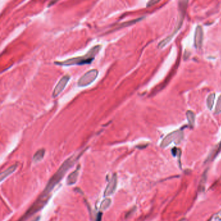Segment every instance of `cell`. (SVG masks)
Listing matches in <instances>:
<instances>
[{"mask_svg": "<svg viewBox=\"0 0 221 221\" xmlns=\"http://www.w3.org/2000/svg\"><path fill=\"white\" fill-rule=\"evenodd\" d=\"M83 154V152L79 154V155H72L71 157L68 158L67 160L64 161V162L61 165L60 167L58 168V169L57 170L56 172L54 174L53 176L50 178V180L48 181V182L47 183V185L46 186L45 189L43 192L42 193V195L45 196H50L49 193H50L52 190L53 189L54 187H55L56 184L60 182V181L62 179V178L66 175L69 169H70L72 166L74 165V163L76 162V161L78 160L79 158Z\"/></svg>", "mask_w": 221, "mask_h": 221, "instance_id": "cell-1", "label": "cell"}, {"mask_svg": "<svg viewBox=\"0 0 221 221\" xmlns=\"http://www.w3.org/2000/svg\"><path fill=\"white\" fill-rule=\"evenodd\" d=\"M101 45H96L92 47L83 56L73 57V58L66 59L64 61H55L54 64L62 66H71L90 64L95 59V56L101 51Z\"/></svg>", "mask_w": 221, "mask_h": 221, "instance_id": "cell-2", "label": "cell"}, {"mask_svg": "<svg viewBox=\"0 0 221 221\" xmlns=\"http://www.w3.org/2000/svg\"><path fill=\"white\" fill-rule=\"evenodd\" d=\"M188 4V1H180L178 2V19L177 22H176L175 28L174 29V31L170 35H169L167 37H166L165 38L162 40L160 43L158 44V48L162 49L164 47L167 45L169 43L171 40L173 38V37L175 36L176 33H178L180 29L183 22V19L185 18L186 9H187Z\"/></svg>", "mask_w": 221, "mask_h": 221, "instance_id": "cell-3", "label": "cell"}, {"mask_svg": "<svg viewBox=\"0 0 221 221\" xmlns=\"http://www.w3.org/2000/svg\"><path fill=\"white\" fill-rule=\"evenodd\" d=\"M99 72L97 69H92L87 71L78 81V86L79 87H85L90 85L95 81L97 77Z\"/></svg>", "mask_w": 221, "mask_h": 221, "instance_id": "cell-4", "label": "cell"}, {"mask_svg": "<svg viewBox=\"0 0 221 221\" xmlns=\"http://www.w3.org/2000/svg\"><path fill=\"white\" fill-rule=\"evenodd\" d=\"M70 79V75H66L60 79V80L58 81L56 85L54 87L53 93H52V97L53 98H56L60 95V93L64 90V89L66 88L67 84Z\"/></svg>", "mask_w": 221, "mask_h": 221, "instance_id": "cell-5", "label": "cell"}, {"mask_svg": "<svg viewBox=\"0 0 221 221\" xmlns=\"http://www.w3.org/2000/svg\"><path fill=\"white\" fill-rule=\"evenodd\" d=\"M117 185H118V176H117L116 173H114L112 178L109 181L108 185L106 186L105 192H104V195L105 197H108V196L112 195L116 189Z\"/></svg>", "mask_w": 221, "mask_h": 221, "instance_id": "cell-6", "label": "cell"}, {"mask_svg": "<svg viewBox=\"0 0 221 221\" xmlns=\"http://www.w3.org/2000/svg\"><path fill=\"white\" fill-rule=\"evenodd\" d=\"M204 38V31L202 27L198 25L195 30V38H194V44L196 48L200 49L202 46Z\"/></svg>", "mask_w": 221, "mask_h": 221, "instance_id": "cell-7", "label": "cell"}, {"mask_svg": "<svg viewBox=\"0 0 221 221\" xmlns=\"http://www.w3.org/2000/svg\"><path fill=\"white\" fill-rule=\"evenodd\" d=\"M182 135H183L182 132H181L180 130H176L173 132L168 134L164 139H163L162 142H161V147H165V146H167V145H169L170 143H171V142L173 141L174 140H175V139L178 138H182Z\"/></svg>", "mask_w": 221, "mask_h": 221, "instance_id": "cell-8", "label": "cell"}, {"mask_svg": "<svg viewBox=\"0 0 221 221\" xmlns=\"http://www.w3.org/2000/svg\"><path fill=\"white\" fill-rule=\"evenodd\" d=\"M79 170H80V166L77 168L73 172H72L71 173L69 174L66 181L67 184L68 185H73L77 182V179H78V176L79 175Z\"/></svg>", "mask_w": 221, "mask_h": 221, "instance_id": "cell-9", "label": "cell"}, {"mask_svg": "<svg viewBox=\"0 0 221 221\" xmlns=\"http://www.w3.org/2000/svg\"><path fill=\"white\" fill-rule=\"evenodd\" d=\"M17 167H18V164H14L12 165L11 167H9L7 169L4 171L3 172L1 173V176H0V181L3 182V180L5 179L6 178L8 177L9 175H11L12 173H13L14 171L16 170Z\"/></svg>", "mask_w": 221, "mask_h": 221, "instance_id": "cell-10", "label": "cell"}, {"mask_svg": "<svg viewBox=\"0 0 221 221\" xmlns=\"http://www.w3.org/2000/svg\"><path fill=\"white\" fill-rule=\"evenodd\" d=\"M44 155H45V149L40 148V149L38 150L33 156V162L35 163H38L44 158Z\"/></svg>", "mask_w": 221, "mask_h": 221, "instance_id": "cell-11", "label": "cell"}, {"mask_svg": "<svg viewBox=\"0 0 221 221\" xmlns=\"http://www.w3.org/2000/svg\"><path fill=\"white\" fill-rule=\"evenodd\" d=\"M215 99V93H210L207 97V100H206V104H207V106L209 110H212L213 105H214V102Z\"/></svg>", "mask_w": 221, "mask_h": 221, "instance_id": "cell-12", "label": "cell"}, {"mask_svg": "<svg viewBox=\"0 0 221 221\" xmlns=\"http://www.w3.org/2000/svg\"><path fill=\"white\" fill-rule=\"evenodd\" d=\"M186 117L189 124L191 126H194L195 121V114L192 110H187L186 112Z\"/></svg>", "mask_w": 221, "mask_h": 221, "instance_id": "cell-13", "label": "cell"}, {"mask_svg": "<svg viewBox=\"0 0 221 221\" xmlns=\"http://www.w3.org/2000/svg\"><path fill=\"white\" fill-rule=\"evenodd\" d=\"M111 203H112V200L110 198H105V199H104L103 201H102V202L101 204V206H100L101 210H107L111 205Z\"/></svg>", "mask_w": 221, "mask_h": 221, "instance_id": "cell-14", "label": "cell"}, {"mask_svg": "<svg viewBox=\"0 0 221 221\" xmlns=\"http://www.w3.org/2000/svg\"><path fill=\"white\" fill-rule=\"evenodd\" d=\"M214 113L215 114H217V115L221 113V95L219 96V97H218Z\"/></svg>", "mask_w": 221, "mask_h": 221, "instance_id": "cell-15", "label": "cell"}, {"mask_svg": "<svg viewBox=\"0 0 221 221\" xmlns=\"http://www.w3.org/2000/svg\"><path fill=\"white\" fill-rule=\"evenodd\" d=\"M142 19H143V17H141V18L136 19H133V20H131V21H128V22H126V23H123V24H122L121 25L120 27H127V26H131V25H133V24H134L136 23H137V22H138V21H141Z\"/></svg>", "mask_w": 221, "mask_h": 221, "instance_id": "cell-16", "label": "cell"}, {"mask_svg": "<svg viewBox=\"0 0 221 221\" xmlns=\"http://www.w3.org/2000/svg\"><path fill=\"white\" fill-rule=\"evenodd\" d=\"M159 2H160V1H158V0H151V1H148V3H146V7H152L153 5H154L158 3Z\"/></svg>", "mask_w": 221, "mask_h": 221, "instance_id": "cell-17", "label": "cell"}, {"mask_svg": "<svg viewBox=\"0 0 221 221\" xmlns=\"http://www.w3.org/2000/svg\"><path fill=\"white\" fill-rule=\"evenodd\" d=\"M102 215H103V213H102L101 212H99L98 213L97 217V218H96V221H101Z\"/></svg>", "mask_w": 221, "mask_h": 221, "instance_id": "cell-18", "label": "cell"}, {"mask_svg": "<svg viewBox=\"0 0 221 221\" xmlns=\"http://www.w3.org/2000/svg\"><path fill=\"white\" fill-rule=\"evenodd\" d=\"M56 3V1H51L50 3H49V5H48V7H50V6H51V5H53L54 3Z\"/></svg>", "mask_w": 221, "mask_h": 221, "instance_id": "cell-19", "label": "cell"}, {"mask_svg": "<svg viewBox=\"0 0 221 221\" xmlns=\"http://www.w3.org/2000/svg\"><path fill=\"white\" fill-rule=\"evenodd\" d=\"M39 218H40V217H37V218H35V219H34L33 221H38V220H39Z\"/></svg>", "mask_w": 221, "mask_h": 221, "instance_id": "cell-20", "label": "cell"}]
</instances>
